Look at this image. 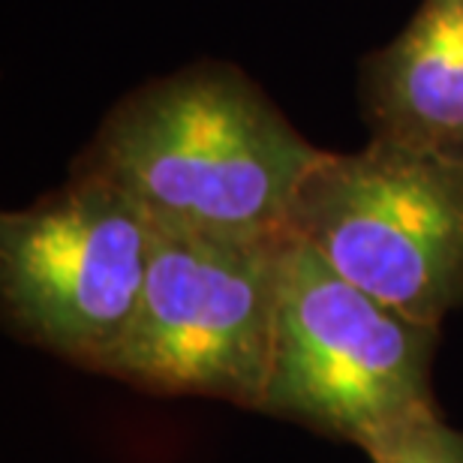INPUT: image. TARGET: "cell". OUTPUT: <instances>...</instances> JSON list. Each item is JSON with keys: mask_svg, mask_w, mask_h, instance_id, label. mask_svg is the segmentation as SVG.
<instances>
[{"mask_svg": "<svg viewBox=\"0 0 463 463\" xmlns=\"http://www.w3.org/2000/svg\"><path fill=\"white\" fill-rule=\"evenodd\" d=\"M370 463H463V430L437 412L370 451Z\"/></svg>", "mask_w": 463, "mask_h": 463, "instance_id": "obj_7", "label": "cell"}, {"mask_svg": "<svg viewBox=\"0 0 463 463\" xmlns=\"http://www.w3.org/2000/svg\"><path fill=\"white\" fill-rule=\"evenodd\" d=\"M289 235L388 307L442 326L463 307V160L383 138L322 151Z\"/></svg>", "mask_w": 463, "mask_h": 463, "instance_id": "obj_3", "label": "cell"}, {"mask_svg": "<svg viewBox=\"0 0 463 463\" xmlns=\"http://www.w3.org/2000/svg\"><path fill=\"white\" fill-rule=\"evenodd\" d=\"M147 217L97 175L0 217L6 328L70 364L97 370L138 307L151 259Z\"/></svg>", "mask_w": 463, "mask_h": 463, "instance_id": "obj_5", "label": "cell"}, {"mask_svg": "<svg viewBox=\"0 0 463 463\" xmlns=\"http://www.w3.org/2000/svg\"><path fill=\"white\" fill-rule=\"evenodd\" d=\"M319 156L253 79L208 61L127 94L72 172L115 184L154 229L274 241Z\"/></svg>", "mask_w": 463, "mask_h": 463, "instance_id": "obj_1", "label": "cell"}, {"mask_svg": "<svg viewBox=\"0 0 463 463\" xmlns=\"http://www.w3.org/2000/svg\"><path fill=\"white\" fill-rule=\"evenodd\" d=\"M283 241L154 229L142 298L97 373L138 392L214 397L259 412Z\"/></svg>", "mask_w": 463, "mask_h": 463, "instance_id": "obj_4", "label": "cell"}, {"mask_svg": "<svg viewBox=\"0 0 463 463\" xmlns=\"http://www.w3.org/2000/svg\"><path fill=\"white\" fill-rule=\"evenodd\" d=\"M439 326L388 307L286 235L262 410L364 455L439 412Z\"/></svg>", "mask_w": 463, "mask_h": 463, "instance_id": "obj_2", "label": "cell"}, {"mask_svg": "<svg viewBox=\"0 0 463 463\" xmlns=\"http://www.w3.org/2000/svg\"><path fill=\"white\" fill-rule=\"evenodd\" d=\"M370 138L463 160V0H421L361 63Z\"/></svg>", "mask_w": 463, "mask_h": 463, "instance_id": "obj_6", "label": "cell"}]
</instances>
